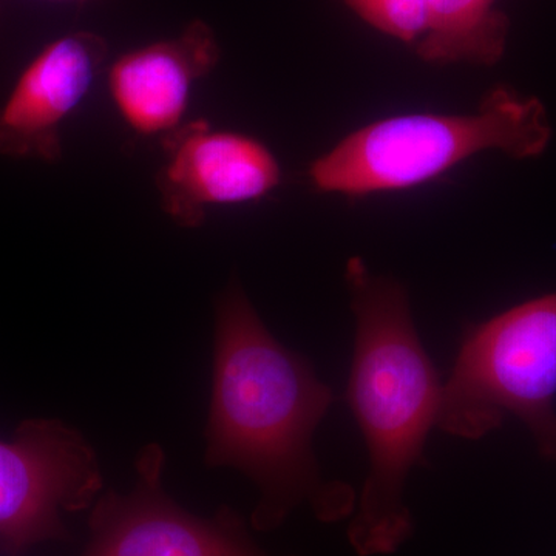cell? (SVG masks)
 Here are the masks:
<instances>
[{"label": "cell", "instance_id": "ba28073f", "mask_svg": "<svg viewBox=\"0 0 556 556\" xmlns=\"http://www.w3.org/2000/svg\"><path fill=\"white\" fill-rule=\"evenodd\" d=\"M108 56V42L93 31L70 33L47 43L0 102V155L60 161L62 127L86 101Z\"/></svg>", "mask_w": 556, "mask_h": 556}, {"label": "cell", "instance_id": "277c9868", "mask_svg": "<svg viewBox=\"0 0 556 556\" xmlns=\"http://www.w3.org/2000/svg\"><path fill=\"white\" fill-rule=\"evenodd\" d=\"M556 292L467 325L442 387L437 426L481 439L518 417L556 460Z\"/></svg>", "mask_w": 556, "mask_h": 556}, {"label": "cell", "instance_id": "7a4b0ae2", "mask_svg": "<svg viewBox=\"0 0 556 556\" xmlns=\"http://www.w3.org/2000/svg\"><path fill=\"white\" fill-rule=\"evenodd\" d=\"M345 281L356 318L346 401L369 460L348 541L358 556L390 555L413 535L405 482L422 463L444 383L417 334L407 288L362 257L348 260Z\"/></svg>", "mask_w": 556, "mask_h": 556}, {"label": "cell", "instance_id": "30bf717a", "mask_svg": "<svg viewBox=\"0 0 556 556\" xmlns=\"http://www.w3.org/2000/svg\"><path fill=\"white\" fill-rule=\"evenodd\" d=\"M507 36L508 20L496 0H427L417 54L430 64L493 65L506 51Z\"/></svg>", "mask_w": 556, "mask_h": 556}, {"label": "cell", "instance_id": "8992f818", "mask_svg": "<svg viewBox=\"0 0 556 556\" xmlns=\"http://www.w3.org/2000/svg\"><path fill=\"white\" fill-rule=\"evenodd\" d=\"M164 466L161 445L141 448L130 492L109 490L90 507V540L80 556H270L233 508L204 518L178 506L164 490Z\"/></svg>", "mask_w": 556, "mask_h": 556}, {"label": "cell", "instance_id": "8fae6325", "mask_svg": "<svg viewBox=\"0 0 556 556\" xmlns=\"http://www.w3.org/2000/svg\"><path fill=\"white\" fill-rule=\"evenodd\" d=\"M371 27L402 42H415L426 30L427 0H342Z\"/></svg>", "mask_w": 556, "mask_h": 556}, {"label": "cell", "instance_id": "52a82bcc", "mask_svg": "<svg viewBox=\"0 0 556 556\" xmlns=\"http://www.w3.org/2000/svg\"><path fill=\"white\" fill-rule=\"evenodd\" d=\"M161 139L160 204L181 228H200L208 208L262 200L280 186V163L257 138L195 119Z\"/></svg>", "mask_w": 556, "mask_h": 556}, {"label": "cell", "instance_id": "3957f363", "mask_svg": "<svg viewBox=\"0 0 556 556\" xmlns=\"http://www.w3.org/2000/svg\"><path fill=\"white\" fill-rule=\"evenodd\" d=\"M551 139L543 102L496 87L470 115L413 113L369 124L314 161L308 178L318 192L365 197L424 185L485 150L535 159Z\"/></svg>", "mask_w": 556, "mask_h": 556}, {"label": "cell", "instance_id": "6da1fadb", "mask_svg": "<svg viewBox=\"0 0 556 556\" xmlns=\"http://www.w3.org/2000/svg\"><path fill=\"white\" fill-rule=\"evenodd\" d=\"M334 401L308 358L274 338L233 277L215 302L204 463L239 470L257 485L252 529L273 532L305 503L325 522L354 510L353 486L327 481L313 448Z\"/></svg>", "mask_w": 556, "mask_h": 556}, {"label": "cell", "instance_id": "7c38bea8", "mask_svg": "<svg viewBox=\"0 0 556 556\" xmlns=\"http://www.w3.org/2000/svg\"><path fill=\"white\" fill-rule=\"evenodd\" d=\"M58 2H87V0H58Z\"/></svg>", "mask_w": 556, "mask_h": 556}, {"label": "cell", "instance_id": "5b68a950", "mask_svg": "<svg viewBox=\"0 0 556 556\" xmlns=\"http://www.w3.org/2000/svg\"><path fill=\"white\" fill-rule=\"evenodd\" d=\"M104 489L97 452L58 419H27L0 439V552L21 556L67 541L65 514L93 506Z\"/></svg>", "mask_w": 556, "mask_h": 556}, {"label": "cell", "instance_id": "9c48e42d", "mask_svg": "<svg viewBox=\"0 0 556 556\" xmlns=\"http://www.w3.org/2000/svg\"><path fill=\"white\" fill-rule=\"evenodd\" d=\"M222 60L206 22H190L178 36L121 54L108 72L110 98L139 137H167L186 123L190 98Z\"/></svg>", "mask_w": 556, "mask_h": 556}]
</instances>
